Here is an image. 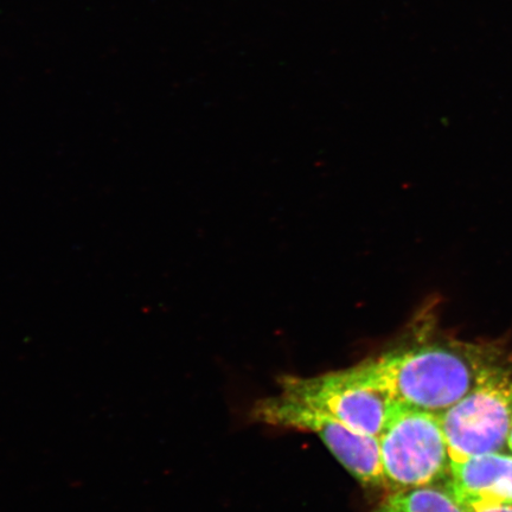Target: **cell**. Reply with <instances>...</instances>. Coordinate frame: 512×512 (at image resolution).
<instances>
[{
    "label": "cell",
    "mask_w": 512,
    "mask_h": 512,
    "mask_svg": "<svg viewBox=\"0 0 512 512\" xmlns=\"http://www.w3.org/2000/svg\"><path fill=\"white\" fill-rule=\"evenodd\" d=\"M363 366L395 402L439 414L464 399L496 364L472 345L428 343L387 352Z\"/></svg>",
    "instance_id": "6da1fadb"
},
{
    "label": "cell",
    "mask_w": 512,
    "mask_h": 512,
    "mask_svg": "<svg viewBox=\"0 0 512 512\" xmlns=\"http://www.w3.org/2000/svg\"><path fill=\"white\" fill-rule=\"evenodd\" d=\"M379 440L384 486L390 491L420 488L450 476L439 414L395 402Z\"/></svg>",
    "instance_id": "7a4b0ae2"
},
{
    "label": "cell",
    "mask_w": 512,
    "mask_h": 512,
    "mask_svg": "<svg viewBox=\"0 0 512 512\" xmlns=\"http://www.w3.org/2000/svg\"><path fill=\"white\" fill-rule=\"evenodd\" d=\"M281 394L334 416L357 432L380 437L395 401L363 363L312 377L284 376Z\"/></svg>",
    "instance_id": "3957f363"
},
{
    "label": "cell",
    "mask_w": 512,
    "mask_h": 512,
    "mask_svg": "<svg viewBox=\"0 0 512 512\" xmlns=\"http://www.w3.org/2000/svg\"><path fill=\"white\" fill-rule=\"evenodd\" d=\"M451 463L501 452L512 421V373L494 367L475 389L439 413Z\"/></svg>",
    "instance_id": "277c9868"
},
{
    "label": "cell",
    "mask_w": 512,
    "mask_h": 512,
    "mask_svg": "<svg viewBox=\"0 0 512 512\" xmlns=\"http://www.w3.org/2000/svg\"><path fill=\"white\" fill-rule=\"evenodd\" d=\"M253 418L268 425L315 433L362 484L384 486L379 438L352 430L334 416L283 394L256 403Z\"/></svg>",
    "instance_id": "5b68a950"
},
{
    "label": "cell",
    "mask_w": 512,
    "mask_h": 512,
    "mask_svg": "<svg viewBox=\"0 0 512 512\" xmlns=\"http://www.w3.org/2000/svg\"><path fill=\"white\" fill-rule=\"evenodd\" d=\"M447 488L466 512L512 504V454H480L451 463Z\"/></svg>",
    "instance_id": "8992f818"
},
{
    "label": "cell",
    "mask_w": 512,
    "mask_h": 512,
    "mask_svg": "<svg viewBox=\"0 0 512 512\" xmlns=\"http://www.w3.org/2000/svg\"><path fill=\"white\" fill-rule=\"evenodd\" d=\"M373 512H466L450 489L426 485L393 492Z\"/></svg>",
    "instance_id": "52a82bcc"
},
{
    "label": "cell",
    "mask_w": 512,
    "mask_h": 512,
    "mask_svg": "<svg viewBox=\"0 0 512 512\" xmlns=\"http://www.w3.org/2000/svg\"><path fill=\"white\" fill-rule=\"evenodd\" d=\"M470 512H512V504L492 505V507L477 509Z\"/></svg>",
    "instance_id": "ba28073f"
},
{
    "label": "cell",
    "mask_w": 512,
    "mask_h": 512,
    "mask_svg": "<svg viewBox=\"0 0 512 512\" xmlns=\"http://www.w3.org/2000/svg\"><path fill=\"white\" fill-rule=\"evenodd\" d=\"M509 450L511 451L512 453V421H511V427H510V432H509V437H508V444H507Z\"/></svg>",
    "instance_id": "9c48e42d"
}]
</instances>
